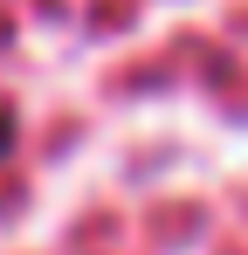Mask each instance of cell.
Listing matches in <instances>:
<instances>
[{"instance_id":"obj_1","label":"cell","mask_w":248,"mask_h":255,"mask_svg":"<svg viewBox=\"0 0 248 255\" xmlns=\"http://www.w3.org/2000/svg\"><path fill=\"white\" fill-rule=\"evenodd\" d=\"M0 131H7V118H0Z\"/></svg>"}]
</instances>
